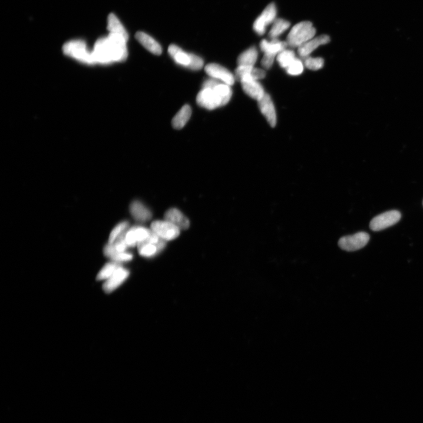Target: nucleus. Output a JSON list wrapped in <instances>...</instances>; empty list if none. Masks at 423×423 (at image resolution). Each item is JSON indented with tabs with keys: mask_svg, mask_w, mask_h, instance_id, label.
<instances>
[{
	"mask_svg": "<svg viewBox=\"0 0 423 423\" xmlns=\"http://www.w3.org/2000/svg\"><path fill=\"white\" fill-rule=\"evenodd\" d=\"M128 40L112 33L98 39L92 51L94 64L107 65L125 61L128 56Z\"/></svg>",
	"mask_w": 423,
	"mask_h": 423,
	"instance_id": "1",
	"label": "nucleus"
},
{
	"mask_svg": "<svg viewBox=\"0 0 423 423\" xmlns=\"http://www.w3.org/2000/svg\"><path fill=\"white\" fill-rule=\"evenodd\" d=\"M232 95L231 86L219 83L213 89L202 88L196 97V102L202 108L213 110L227 104Z\"/></svg>",
	"mask_w": 423,
	"mask_h": 423,
	"instance_id": "2",
	"label": "nucleus"
},
{
	"mask_svg": "<svg viewBox=\"0 0 423 423\" xmlns=\"http://www.w3.org/2000/svg\"><path fill=\"white\" fill-rule=\"evenodd\" d=\"M316 29L311 22L302 21L293 26L286 42L292 48H299L315 37Z\"/></svg>",
	"mask_w": 423,
	"mask_h": 423,
	"instance_id": "3",
	"label": "nucleus"
},
{
	"mask_svg": "<svg viewBox=\"0 0 423 423\" xmlns=\"http://www.w3.org/2000/svg\"><path fill=\"white\" fill-rule=\"evenodd\" d=\"M62 51L66 56L83 64L94 65L92 52L88 49L86 42L81 39L71 40L63 45Z\"/></svg>",
	"mask_w": 423,
	"mask_h": 423,
	"instance_id": "4",
	"label": "nucleus"
},
{
	"mask_svg": "<svg viewBox=\"0 0 423 423\" xmlns=\"http://www.w3.org/2000/svg\"><path fill=\"white\" fill-rule=\"evenodd\" d=\"M168 53L175 62L184 67L196 71L201 69L204 66V61L201 57L183 51L177 45H170Z\"/></svg>",
	"mask_w": 423,
	"mask_h": 423,
	"instance_id": "5",
	"label": "nucleus"
},
{
	"mask_svg": "<svg viewBox=\"0 0 423 423\" xmlns=\"http://www.w3.org/2000/svg\"><path fill=\"white\" fill-rule=\"evenodd\" d=\"M369 240V235L367 233L361 232L340 239L339 246L345 251L354 252L364 248L368 244Z\"/></svg>",
	"mask_w": 423,
	"mask_h": 423,
	"instance_id": "6",
	"label": "nucleus"
},
{
	"mask_svg": "<svg viewBox=\"0 0 423 423\" xmlns=\"http://www.w3.org/2000/svg\"><path fill=\"white\" fill-rule=\"evenodd\" d=\"M151 229L155 234L164 241H172L177 238L181 229L166 220L156 221L152 223Z\"/></svg>",
	"mask_w": 423,
	"mask_h": 423,
	"instance_id": "7",
	"label": "nucleus"
},
{
	"mask_svg": "<svg viewBox=\"0 0 423 423\" xmlns=\"http://www.w3.org/2000/svg\"><path fill=\"white\" fill-rule=\"evenodd\" d=\"M277 15V9L274 3H271L265 8L254 24V31L259 35H264L267 26L274 22Z\"/></svg>",
	"mask_w": 423,
	"mask_h": 423,
	"instance_id": "8",
	"label": "nucleus"
},
{
	"mask_svg": "<svg viewBox=\"0 0 423 423\" xmlns=\"http://www.w3.org/2000/svg\"><path fill=\"white\" fill-rule=\"evenodd\" d=\"M401 218V212L391 211L376 216L370 224V228L374 231H380L397 224Z\"/></svg>",
	"mask_w": 423,
	"mask_h": 423,
	"instance_id": "9",
	"label": "nucleus"
},
{
	"mask_svg": "<svg viewBox=\"0 0 423 423\" xmlns=\"http://www.w3.org/2000/svg\"><path fill=\"white\" fill-rule=\"evenodd\" d=\"M205 71L211 78L219 79L230 86L234 84L235 76L228 69L217 64H209L205 66Z\"/></svg>",
	"mask_w": 423,
	"mask_h": 423,
	"instance_id": "10",
	"label": "nucleus"
},
{
	"mask_svg": "<svg viewBox=\"0 0 423 423\" xmlns=\"http://www.w3.org/2000/svg\"><path fill=\"white\" fill-rule=\"evenodd\" d=\"M152 230L141 226H136L129 229L125 234V239L128 247H134L141 243L147 241L151 235Z\"/></svg>",
	"mask_w": 423,
	"mask_h": 423,
	"instance_id": "11",
	"label": "nucleus"
},
{
	"mask_svg": "<svg viewBox=\"0 0 423 423\" xmlns=\"http://www.w3.org/2000/svg\"><path fill=\"white\" fill-rule=\"evenodd\" d=\"M258 105L262 114L264 115L270 125L274 128L277 122V116L271 96L265 94L264 97L258 101Z\"/></svg>",
	"mask_w": 423,
	"mask_h": 423,
	"instance_id": "12",
	"label": "nucleus"
},
{
	"mask_svg": "<svg viewBox=\"0 0 423 423\" xmlns=\"http://www.w3.org/2000/svg\"><path fill=\"white\" fill-rule=\"evenodd\" d=\"M331 41L330 36L327 35H322L309 40L298 48V54L302 58L309 56L311 53L320 46L328 44Z\"/></svg>",
	"mask_w": 423,
	"mask_h": 423,
	"instance_id": "13",
	"label": "nucleus"
},
{
	"mask_svg": "<svg viewBox=\"0 0 423 423\" xmlns=\"http://www.w3.org/2000/svg\"><path fill=\"white\" fill-rule=\"evenodd\" d=\"M129 274L128 270L120 266L111 277L105 281L103 287L105 292L110 293L115 291L128 278Z\"/></svg>",
	"mask_w": 423,
	"mask_h": 423,
	"instance_id": "14",
	"label": "nucleus"
},
{
	"mask_svg": "<svg viewBox=\"0 0 423 423\" xmlns=\"http://www.w3.org/2000/svg\"><path fill=\"white\" fill-rule=\"evenodd\" d=\"M288 46L286 41H280L278 39H271V41L263 39L260 43V48L265 54L274 56L275 57L279 53L287 49Z\"/></svg>",
	"mask_w": 423,
	"mask_h": 423,
	"instance_id": "15",
	"label": "nucleus"
},
{
	"mask_svg": "<svg viewBox=\"0 0 423 423\" xmlns=\"http://www.w3.org/2000/svg\"><path fill=\"white\" fill-rule=\"evenodd\" d=\"M129 211L136 221L145 222L149 221L152 218V213L150 209L138 201L131 203L129 206Z\"/></svg>",
	"mask_w": 423,
	"mask_h": 423,
	"instance_id": "16",
	"label": "nucleus"
},
{
	"mask_svg": "<svg viewBox=\"0 0 423 423\" xmlns=\"http://www.w3.org/2000/svg\"><path fill=\"white\" fill-rule=\"evenodd\" d=\"M135 38L145 48L153 54L159 55L162 54L161 46L152 36L144 32H136Z\"/></svg>",
	"mask_w": 423,
	"mask_h": 423,
	"instance_id": "17",
	"label": "nucleus"
},
{
	"mask_svg": "<svg viewBox=\"0 0 423 423\" xmlns=\"http://www.w3.org/2000/svg\"><path fill=\"white\" fill-rule=\"evenodd\" d=\"M164 219L181 230L187 229L189 227V219L178 209H169L165 213Z\"/></svg>",
	"mask_w": 423,
	"mask_h": 423,
	"instance_id": "18",
	"label": "nucleus"
},
{
	"mask_svg": "<svg viewBox=\"0 0 423 423\" xmlns=\"http://www.w3.org/2000/svg\"><path fill=\"white\" fill-rule=\"evenodd\" d=\"M243 89L246 94L253 99L259 101L264 97L266 93L263 86L258 81L249 80L241 82Z\"/></svg>",
	"mask_w": 423,
	"mask_h": 423,
	"instance_id": "19",
	"label": "nucleus"
},
{
	"mask_svg": "<svg viewBox=\"0 0 423 423\" xmlns=\"http://www.w3.org/2000/svg\"><path fill=\"white\" fill-rule=\"evenodd\" d=\"M139 254L145 258H151L162 251L165 246V241L161 239L158 244L149 242L141 243L137 245Z\"/></svg>",
	"mask_w": 423,
	"mask_h": 423,
	"instance_id": "20",
	"label": "nucleus"
},
{
	"mask_svg": "<svg viewBox=\"0 0 423 423\" xmlns=\"http://www.w3.org/2000/svg\"><path fill=\"white\" fill-rule=\"evenodd\" d=\"M192 114L191 108L188 105H185L179 110L172 121L173 127L176 129L184 128L188 122Z\"/></svg>",
	"mask_w": 423,
	"mask_h": 423,
	"instance_id": "21",
	"label": "nucleus"
},
{
	"mask_svg": "<svg viewBox=\"0 0 423 423\" xmlns=\"http://www.w3.org/2000/svg\"><path fill=\"white\" fill-rule=\"evenodd\" d=\"M108 30L109 33L124 36L128 39L129 36L127 31L121 21L114 14L111 13L108 17Z\"/></svg>",
	"mask_w": 423,
	"mask_h": 423,
	"instance_id": "22",
	"label": "nucleus"
},
{
	"mask_svg": "<svg viewBox=\"0 0 423 423\" xmlns=\"http://www.w3.org/2000/svg\"><path fill=\"white\" fill-rule=\"evenodd\" d=\"M258 52L255 46H252L239 56L237 60L238 66H254L257 61Z\"/></svg>",
	"mask_w": 423,
	"mask_h": 423,
	"instance_id": "23",
	"label": "nucleus"
},
{
	"mask_svg": "<svg viewBox=\"0 0 423 423\" xmlns=\"http://www.w3.org/2000/svg\"><path fill=\"white\" fill-rule=\"evenodd\" d=\"M291 26L290 23L287 20L282 18H276L273 25L271 30L269 32V36L271 39H278L279 36L287 30Z\"/></svg>",
	"mask_w": 423,
	"mask_h": 423,
	"instance_id": "24",
	"label": "nucleus"
},
{
	"mask_svg": "<svg viewBox=\"0 0 423 423\" xmlns=\"http://www.w3.org/2000/svg\"><path fill=\"white\" fill-rule=\"evenodd\" d=\"M295 53L291 49H286L277 56V61L282 68L286 69L296 58Z\"/></svg>",
	"mask_w": 423,
	"mask_h": 423,
	"instance_id": "25",
	"label": "nucleus"
},
{
	"mask_svg": "<svg viewBox=\"0 0 423 423\" xmlns=\"http://www.w3.org/2000/svg\"><path fill=\"white\" fill-rule=\"evenodd\" d=\"M118 263L112 262L106 264L99 271L97 276L99 281H106L114 274L116 270L120 267Z\"/></svg>",
	"mask_w": 423,
	"mask_h": 423,
	"instance_id": "26",
	"label": "nucleus"
},
{
	"mask_svg": "<svg viewBox=\"0 0 423 423\" xmlns=\"http://www.w3.org/2000/svg\"><path fill=\"white\" fill-rule=\"evenodd\" d=\"M128 222L126 221L119 223V224L116 225L110 234L108 239L109 244H113L115 242L116 240L120 236L125 234L128 229Z\"/></svg>",
	"mask_w": 423,
	"mask_h": 423,
	"instance_id": "27",
	"label": "nucleus"
},
{
	"mask_svg": "<svg viewBox=\"0 0 423 423\" xmlns=\"http://www.w3.org/2000/svg\"><path fill=\"white\" fill-rule=\"evenodd\" d=\"M304 59L306 67L313 71H317L324 65V60L322 58H312L309 56Z\"/></svg>",
	"mask_w": 423,
	"mask_h": 423,
	"instance_id": "28",
	"label": "nucleus"
},
{
	"mask_svg": "<svg viewBox=\"0 0 423 423\" xmlns=\"http://www.w3.org/2000/svg\"><path fill=\"white\" fill-rule=\"evenodd\" d=\"M286 70L289 75H299L304 71V64L301 59L296 58Z\"/></svg>",
	"mask_w": 423,
	"mask_h": 423,
	"instance_id": "29",
	"label": "nucleus"
},
{
	"mask_svg": "<svg viewBox=\"0 0 423 423\" xmlns=\"http://www.w3.org/2000/svg\"><path fill=\"white\" fill-rule=\"evenodd\" d=\"M133 256L131 254L127 252L116 253L112 256L111 259L113 262L116 263L126 262L131 261Z\"/></svg>",
	"mask_w": 423,
	"mask_h": 423,
	"instance_id": "30",
	"label": "nucleus"
},
{
	"mask_svg": "<svg viewBox=\"0 0 423 423\" xmlns=\"http://www.w3.org/2000/svg\"><path fill=\"white\" fill-rule=\"evenodd\" d=\"M275 58V56L265 54L261 61L262 65L265 69L271 68L274 64Z\"/></svg>",
	"mask_w": 423,
	"mask_h": 423,
	"instance_id": "31",
	"label": "nucleus"
},
{
	"mask_svg": "<svg viewBox=\"0 0 423 423\" xmlns=\"http://www.w3.org/2000/svg\"><path fill=\"white\" fill-rule=\"evenodd\" d=\"M219 82L217 79L214 78L209 79L206 80L202 85V88H214L216 86L219 84Z\"/></svg>",
	"mask_w": 423,
	"mask_h": 423,
	"instance_id": "32",
	"label": "nucleus"
}]
</instances>
